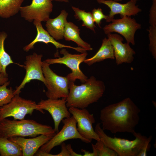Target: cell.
<instances>
[{"instance_id":"5b68a950","label":"cell","mask_w":156,"mask_h":156,"mask_svg":"<svg viewBox=\"0 0 156 156\" xmlns=\"http://www.w3.org/2000/svg\"><path fill=\"white\" fill-rule=\"evenodd\" d=\"M35 110L42 114L44 112L34 101L22 98L15 94L8 103L0 108V121L8 117H12L15 120H22L26 115H31Z\"/></svg>"},{"instance_id":"5bb4252c","label":"cell","mask_w":156,"mask_h":156,"mask_svg":"<svg viewBox=\"0 0 156 156\" xmlns=\"http://www.w3.org/2000/svg\"><path fill=\"white\" fill-rule=\"evenodd\" d=\"M107 36L113 47L116 64L131 63L133 60L135 52L129 44L123 43L122 37L117 34L111 33L107 34Z\"/></svg>"},{"instance_id":"6da1fadb","label":"cell","mask_w":156,"mask_h":156,"mask_svg":"<svg viewBox=\"0 0 156 156\" xmlns=\"http://www.w3.org/2000/svg\"><path fill=\"white\" fill-rule=\"evenodd\" d=\"M140 109L129 97L109 105L101 111L102 129L112 133L128 132L133 134L140 120Z\"/></svg>"},{"instance_id":"7a4b0ae2","label":"cell","mask_w":156,"mask_h":156,"mask_svg":"<svg viewBox=\"0 0 156 156\" xmlns=\"http://www.w3.org/2000/svg\"><path fill=\"white\" fill-rule=\"evenodd\" d=\"M69 93L66 98L67 107L86 108L90 104L97 102L102 97L105 87L102 81L97 80L91 76L85 82L77 85L75 82L70 81Z\"/></svg>"},{"instance_id":"d4e9b609","label":"cell","mask_w":156,"mask_h":156,"mask_svg":"<svg viewBox=\"0 0 156 156\" xmlns=\"http://www.w3.org/2000/svg\"><path fill=\"white\" fill-rule=\"evenodd\" d=\"M10 83L8 81L1 86L0 85V107H2L9 103L15 95L14 90L11 87L7 88Z\"/></svg>"},{"instance_id":"83f0119b","label":"cell","mask_w":156,"mask_h":156,"mask_svg":"<svg viewBox=\"0 0 156 156\" xmlns=\"http://www.w3.org/2000/svg\"><path fill=\"white\" fill-rule=\"evenodd\" d=\"M91 13L94 22L100 27L101 21L103 19H105L106 21L108 18V15L104 14L102 9L100 8L97 9L94 8L92 10Z\"/></svg>"},{"instance_id":"d6986e66","label":"cell","mask_w":156,"mask_h":156,"mask_svg":"<svg viewBox=\"0 0 156 156\" xmlns=\"http://www.w3.org/2000/svg\"><path fill=\"white\" fill-rule=\"evenodd\" d=\"M106 59H115L113 47L109 40L106 38L102 40L101 45L96 53L92 57L86 59L83 62L89 66Z\"/></svg>"},{"instance_id":"74e56055","label":"cell","mask_w":156,"mask_h":156,"mask_svg":"<svg viewBox=\"0 0 156 156\" xmlns=\"http://www.w3.org/2000/svg\"></svg>"},{"instance_id":"8d00e7d4","label":"cell","mask_w":156,"mask_h":156,"mask_svg":"<svg viewBox=\"0 0 156 156\" xmlns=\"http://www.w3.org/2000/svg\"><path fill=\"white\" fill-rule=\"evenodd\" d=\"M136 0L137 1H139L140 0Z\"/></svg>"},{"instance_id":"3957f363","label":"cell","mask_w":156,"mask_h":156,"mask_svg":"<svg viewBox=\"0 0 156 156\" xmlns=\"http://www.w3.org/2000/svg\"><path fill=\"white\" fill-rule=\"evenodd\" d=\"M56 134L51 126L33 120H17L5 118L0 121V137L8 139L14 137H35L40 135L53 137Z\"/></svg>"},{"instance_id":"e575fe53","label":"cell","mask_w":156,"mask_h":156,"mask_svg":"<svg viewBox=\"0 0 156 156\" xmlns=\"http://www.w3.org/2000/svg\"><path fill=\"white\" fill-rule=\"evenodd\" d=\"M114 1H117V2H120V1H121L122 0H113Z\"/></svg>"},{"instance_id":"4fadbf2b","label":"cell","mask_w":156,"mask_h":156,"mask_svg":"<svg viewBox=\"0 0 156 156\" xmlns=\"http://www.w3.org/2000/svg\"><path fill=\"white\" fill-rule=\"evenodd\" d=\"M66 98L41 100L38 104L42 109L47 111L51 115L54 122V129L59 131V127L62 120L71 117V114L66 105Z\"/></svg>"},{"instance_id":"cb8c5ba5","label":"cell","mask_w":156,"mask_h":156,"mask_svg":"<svg viewBox=\"0 0 156 156\" xmlns=\"http://www.w3.org/2000/svg\"><path fill=\"white\" fill-rule=\"evenodd\" d=\"M72 8L74 12L75 18L82 21V26L85 27L95 32V28L96 26L92 13L90 12H86L74 6H72Z\"/></svg>"},{"instance_id":"ffe728a7","label":"cell","mask_w":156,"mask_h":156,"mask_svg":"<svg viewBox=\"0 0 156 156\" xmlns=\"http://www.w3.org/2000/svg\"><path fill=\"white\" fill-rule=\"evenodd\" d=\"M80 29L79 27L72 22H67L66 24L64 36L66 41H72L77 44L78 47L86 51L93 49L90 44L84 41L79 36Z\"/></svg>"},{"instance_id":"9a60e30c","label":"cell","mask_w":156,"mask_h":156,"mask_svg":"<svg viewBox=\"0 0 156 156\" xmlns=\"http://www.w3.org/2000/svg\"><path fill=\"white\" fill-rule=\"evenodd\" d=\"M99 3L103 4L110 9L108 18L106 21L110 22L114 19V16L120 14L121 17L125 16H131L137 15L142 10L138 5L136 0H130L125 3H121L113 0H96Z\"/></svg>"},{"instance_id":"d6a6232c","label":"cell","mask_w":156,"mask_h":156,"mask_svg":"<svg viewBox=\"0 0 156 156\" xmlns=\"http://www.w3.org/2000/svg\"><path fill=\"white\" fill-rule=\"evenodd\" d=\"M8 81V76L1 73L0 74V85H2Z\"/></svg>"},{"instance_id":"7c38bea8","label":"cell","mask_w":156,"mask_h":156,"mask_svg":"<svg viewBox=\"0 0 156 156\" xmlns=\"http://www.w3.org/2000/svg\"><path fill=\"white\" fill-rule=\"evenodd\" d=\"M53 8L50 0H32L30 5L21 6L19 11L21 16L29 22L34 20L46 22L49 18Z\"/></svg>"},{"instance_id":"7402d4cb","label":"cell","mask_w":156,"mask_h":156,"mask_svg":"<svg viewBox=\"0 0 156 156\" xmlns=\"http://www.w3.org/2000/svg\"><path fill=\"white\" fill-rule=\"evenodd\" d=\"M0 154L1 156H22L21 147L8 138L0 137Z\"/></svg>"},{"instance_id":"836d02e7","label":"cell","mask_w":156,"mask_h":156,"mask_svg":"<svg viewBox=\"0 0 156 156\" xmlns=\"http://www.w3.org/2000/svg\"><path fill=\"white\" fill-rule=\"evenodd\" d=\"M51 1H55L58 2H68L69 0H50Z\"/></svg>"},{"instance_id":"484cf974","label":"cell","mask_w":156,"mask_h":156,"mask_svg":"<svg viewBox=\"0 0 156 156\" xmlns=\"http://www.w3.org/2000/svg\"><path fill=\"white\" fill-rule=\"evenodd\" d=\"M92 146L96 150L97 156H118L114 151L106 146L101 140L97 141L95 144H92Z\"/></svg>"},{"instance_id":"ac0fdd59","label":"cell","mask_w":156,"mask_h":156,"mask_svg":"<svg viewBox=\"0 0 156 156\" xmlns=\"http://www.w3.org/2000/svg\"><path fill=\"white\" fill-rule=\"evenodd\" d=\"M68 13L64 10H61L60 14L54 18H49L46 21L47 31L56 40L64 38L66 24L67 22Z\"/></svg>"},{"instance_id":"30bf717a","label":"cell","mask_w":156,"mask_h":156,"mask_svg":"<svg viewBox=\"0 0 156 156\" xmlns=\"http://www.w3.org/2000/svg\"><path fill=\"white\" fill-rule=\"evenodd\" d=\"M68 110L77 122V130L79 134L90 143L92 140H100L94 129L92 125L95 120L93 114L86 108L69 107Z\"/></svg>"},{"instance_id":"d590c367","label":"cell","mask_w":156,"mask_h":156,"mask_svg":"<svg viewBox=\"0 0 156 156\" xmlns=\"http://www.w3.org/2000/svg\"><path fill=\"white\" fill-rule=\"evenodd\" d=\"M1 72V66L0 65V74Z\"/></svg>"},{"instance_id":"e0dca14e","label":"cell","mask_w":156,"mask_h":156,"mask_svg":"<svg viewBox=\"0 0 156 156\" xmlns=\"http://www.w3.org/2000/svg\"><path fill=\"white\" fill-rule=\"evenodd\" d=\"M53 136L40 135L33 138L26 139L14 137L8 139L18 144L21 148L22 156H33L39 148L48 142Z\"/></svg>"},{"instance_id":"f546056e","label":"cell","mask_w":156,"mask_h":156,"mask_svg":"<svg viewBox=\"0 0 156 156\" xmlns=\"http://www.w3.org/2000/svg\"><path fill=\"white\" fill-rule=\"evenodd\" d=\"M149 23L151 26H156V0H152L149 14Z\"/></svg>"},{"instance_id":"2e32d148","label":"cell","mask_w":156,"mask_h":156,"mask_svg":"<svg viewBox=\"0 0 156 156\" xmlns=\"http://www.w3.org/2000/svg\"><path fill=\"white\" fill-rule=\"evenodd\" d=\"M33 21L36 29L37 35L35 38L31 42L23 47L24 51L27 52L34 48L36 43L38 42H42L47 44L49 43L53 44L56 49L57 52L55 55L57 57L58 56V49L59 48H70L81 53L86 52V50L80 47H74L64 45L57 42L43 28L41 22L37 20H34Z\"/></svg>"},{"instance_id":"8fae6325","label":"cell","mask_w":156,"mask_h":156,"mask_svg":"<svg viewBox=\"0 0 156 156\" xmlns=\"http://www.w3.org/2000/svg\"><path fill=\"white\" fill-rule=\"evenodd\" d=\"M43 55L34 52L27 55L23 66L26 70V74L20 85L16 88L14 94H19L21 90L25 84L33 80H37L42 82L46 86L47 83L42 70V58Z\"/></svg>"},{"instance_id":"f1b7e54d","label":"cell","mask_w":156,"mask_h":156,"mask_svg":"<svg viewBox=\"0 0 156 156\" xmlns=\"http://www.w3.org/2000/svg\"><path fill=\"white\" fill-rule=\"evenodd\" d=\"M61 151L58 154L53 155L49 153H47L39 150L36 153L35 155L38 156H70L66 147V145L63 142L61 145Z\"/></svg>"},{"instance_id":"4dcf8cb0","label":"cell","mask_w":156,"mask_h":156,"mask_svg":"<svg viewBox=\"0 0 156 156\" xmlns=\"http://www.w3.org/2000/svg\"><path fill=\"white\" fill-rule=\"evenodd\" d=\"M93 152H90L86 151V150L82 149L81 151L84 153L83 156H97V154L96 150L92 146Z\"/></svg>"},{"instance_id":"8992f818","label":"cell","mask_w":156,"mask_h":156,"mask_svg":"<svg viewBox=\"0 0 156 156\" xmlns=\"http://www.w3.org/2000/svg\"><path fill=\"white\" fill-rule=\"evenodd\" d=\"M49 65L44 60L42 62L43 73L47 83L46 96L48 99H53L66 98L69 93L70 81L67 76L62 77L56 74Z\"/></svg>"},{"instance_id":"1f68e13d","label":"cell","mask_w":156,"mask_h":156,"mask_svg":"<svg viewBox=\"0 0 156 156\" xmlns=\"http://www.w3.org/2000/svg\"><path fill=\"white\" fill-rule=\"evenodd\" d=\"M66 147L68 151L70 156H82L81 154H78L74 152L72 149L71 145L70 144L66 145Z\"/></svg>"},{"instance_id":"603a6c76","label":"cell","mask_w":156,"mask_h":156,"mask_svg":"<svg viewBox=\"0 0 156 156\" xmlns=\"http://www.w3.org/2000/svg\"><path fill=\"white\" fill-rule=\"evenodd\" d=\"M8 36L5 31H0V65L1 68V72L7 75L6 68L9 65L14 62L10 56L6 52L4 48V42Z\"/></svg>"},{"instance_id":"4316f807","label":"cell","mask_w":156,"mask_h":156,"mask_svg":"<svg viewBox=\"0 0 156 156\" xmlns=\"http://www.w3.org/2000/svg\"><path fill=\"white\" fill-rule=\"evenodd\" d=\"M149 40V47L153 58L156 59V26H150L148 30Z\"/></svg>"},{"instance_id":"9c48e42d","label":"cell","mask_w":156,"mask_h":156,"mask_svg":"<svg viewBox=\"0 0 156 156\" xmlns=\"http://www.w3.org/2000/svg\"><path fill=\"white\" fill-rule=\"evenodd\" d=\"M141 28V24L134 18L131 16H125L120 19H114L110 23L105 25L103 29L107 35L114 32L121 34L125 38L127 43L134 45L135 33Z\"/></svg>"},{"instance_id":"277c9868","label":"cell","mask_w":156,"mask_h":156,"mask_svg":"<svg viewBox=\"0 0 156 156\" xmlns=\"http://www.w3.org/2000/svg\"><path fill=\"white\" fill-rule=\"evenodd\" d=\"M94 130L105 145L115 151L119 156H138L145 144L150 139L135 132L133 134L135 138L129 140L123 138L108 136L101 127V123H97Z\"/></svg>"},{"instance_id":"52a82bcc","label":"cell","mask_w":156,"mask_h":156,"mask_svg":"<svg viewBox=\"0 0 156 156\" xmlns=\"http://www.w3.org/2000/svg\"><path fill=\"white\" fill-rule=\"evenodd\" d=\"M60 53L63 55L62 57L55 59L48 58L44 61L49 65L59 64L65 65L68 67L72 71L67 75L70 81L75 82L77 79L82 83L86 81L88 77L80 70L79 65L86 59L88 55L87 52L80 54H72L63 48L60 50Z\"/></svg>"},{"instance_id":"ba28073f","label":"cell","mask_w":156,"mask_h":156,"mask_svg":"<svg viewBox=\"0 0 156 156\" xmlns=\"http://www.w3.org/2000/svg\"><path fill=\"white\" fill-rule=\"evenodd\" d=\"M62 121L64 124L62 129L43 145L40 150L50 153L55 147L60 145L66 141L70 139H79L86 143H90L79 134L77 129V122L72 116L63 119Z\"/></svg>"},{"instance_id":"44dd1931","label":"cell","mask_w":156,"mask_h":156,"mask_svg":"<svg viewBox=\"0 0 156 156\" xmlns=\"http://www.w3.org/2000/svg\"><path fill=\"white\" fill-rule=\"evenodd\" d=\"M24 0H0V17L8 18L18 13Z\"/></svg>"}]
</instances>
